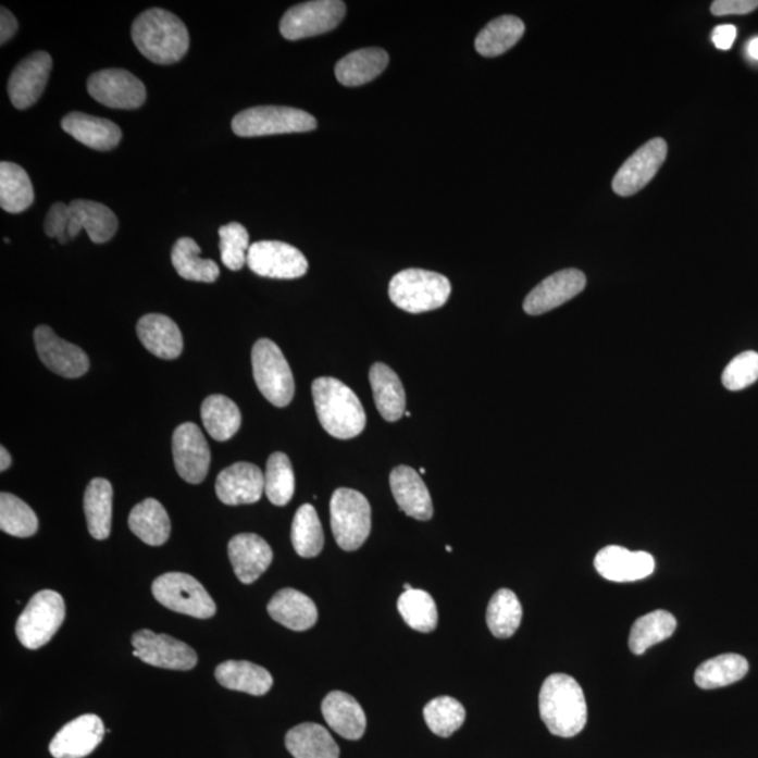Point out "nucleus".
I'll return each instance as SVG.
<instances>
[{
    "instance_id": "nucleus-1",
    "label": "nucleus",
    "mask_w": 758,
    "mask_h": 758,
    "mask_svg": "<svg viewBox=\"0 0 758 758\" xmlns=\"http://www.w3.org/2000/svg\"><path fill=\"white\" fill-rule=\"evenodd\" d=\"M132 36L138 51L159 65L176 64L190 47L186 24L161 8L139 14L133 23Z\"/></svg>"
},
{
    "instance_id": "nucleus-2",
    "label": "nucleus",
    "mask_w": 758,
    "mask_h": 758,
    "mask_svg": "<svg viewBox=\"0 0 758 758\" xmlns=\"http://www.w3.org/2000/svg\"><path fill=\"white\" fill-rule=\"evenodd\" d=\"M539 713L552 735H579L587 722V704L581 684L568 674L549 675L540 688Z\"/></svg>"
},
{
    "instance_id": "nucleus-3",
    "label": "nucleus",
    "mask_w": 758,
    "mask_h": 758,
    "mask_svg": "<svg viewBox=\"0 0 758 758\" xmlns=\"http://www.w3.org/2000/svg\"><path fill=\"white\" fill-rule=\"evenodd\" d=\"M312 396L319 422L332 437L349 440L363 433L365 410L349 386L332 376H322L313 381Z\"/></svg>"
},
{
    "instance_id": "nucleus-4",
    "label": "nucleus",
    "mask_w": 758,
    "mask_h": 758,
    "mask_svg": "<svg viewBox=\"0 0 758 758\" xmlns=\"http://www.w3.org/2000/svg\"><path fill=\"white\" fill-rule=\"evenodd\" d=\"M388 293L390 301L402 311L422 313L446 306L451 283L443 274L408 269L390 279Z\"/></svg>"
},
{
    "instance_id": "nucleus-5",
    "label": "nucleus",
    "mask_w": 758,
    "mask_h": 758,
    "mask_svg": "<svg viewBox=\"0 0 758 758\" xmlns=\"http://www.w3.org/2000/svg\"><path fill=\"white\" fill-rule=\"evenodd\" d=\"M316 119L307 111L283 105H259L236 114L232 129L239 137L309 133L316 128Z\"/></svg>"
},
{
    "instance_id": "nucleus-6",
    "label": "nucleus",
    "mask_w": 758,
    "mask_h": 758,
    "mask_svg": "<svg viewBox=\"0 0 758 758\" xmlns=\"http://www.w3.org/2000/svg\"><path fill=\"white\" fill-rule=\"evenodd\" d=\"M254 383L270 403L286 408L296 393V383L286 357L274 341L260 339L252 350Z\"/></svg>"
},
{
    "instance_id": "nucleus-7",
    "label": "nucleus",
    "mask_w": 758,
    "mask_h": 758,
    "mask_svg": "<svg viewBox=\"0 0 758 758\" xmlns=\"http://www.w3.org/2000/svg\"><path fill=\"white\" fill-rule=\"evenodd\" d=\"M64 620L65 601L61 594L38 592L18 617L16 635L24 648L40 649L54 637Z\"/></svg>"
},
{
    "instance_id": "nucleus-8",
    "label": "nucleus",
    "mask_w": 758,
    "mask_h": 758,
    "mask_svg": "<svg viewBox=\"0 0 758 758\" xmlns=\"http://www.w3.org/2000/svg\"><path fill=\"white\" fill-rule=\"evenodd\" d=\"M331 525L341 549L363 547L371 533V506L366 497L347 487L337 489L331 500Z\"/></svg>"
},
{
    "instance_id": "nucleus-9",
    "label": "nucleus",
    "mask_w": 758,
    "mask_h": 758,
    "mask_svg": "<svg viewBox=\"0 0 758 758\" xmlns=\"http://www.w3.org/2000/svg\"><path fill=\"white\" fill-rule=\"evenodd\" d=\"M154 598L169 610L200 620L215 616L216 606L209 592L190 574L171 572L152 583Z\"/></svg>"
},
{
    "instance_id": "nucleus-10",
    "label": "nucleus",
    "mask_w": 758,
    "mask_h": 758,
    "mask_svg": "<svg viewBox=\"0 0 758 758\" xmlns=\"http://www.w3.org/2000/svg\"><path fill=\"white\" fill-rule=\"evenodd\" d=\"M346 14V4L340 0H315L296 4L288 9L279 23V33L289 41L321 36L335 30Z\"/></svg>"
},
{
    "instance_id": "nucleus-11",
    "label": "nucleus",
    "mask_w": 758,
    "mask_h": 758,
    "mask_svg": "<svg viewBox=\"0 0 758 758\" xmlns=\"http://www.w3.org/2000/svg\"><path fill=\"white\" fill-rule=\"evenodd\" d=\"M248 265L260 277L294 279L308 272V260L294 246L278 240H260L250 245Z\"/></svg>"
},
{
    "instance_id": "nucleus-12",
    "label": "nucleus",
    "mask_w": 758,
    "mask_h": 758,
    "mask_svg": "<svg viewBox=\"0 0 758 758\" xmlns=\"http://www.w3.org/2000/svg\"><path fill=\"white\" fill-rule=\"evenodd\" d=\"M88 91L91 98L110 109H138L147 100L142 82L124 70L95 72L88 79Z\"/></svg>"
},
{
    "instance_id": "nucleus-13",
    "label": "nucleus",
    "mask_w": 758,
    "mask_h": 758,
    "mask_svg": "<svg viewBox=\"0 0 758 758\" xmlns=\"http://www.w3.org/2000/svg\"><path fill=\"white\" fill-rule=\"evenodd\" d=\"M173 461L178 475L188 484L198 485L210 470L211 452L204 434L195 423H183L173 433Z\"/></svg>"
},
{
    "instance_id": "nucleus-14",
    "label": "nucleus",
    "mask_w": 758,
    "mask_h": 758,
    "mask_svg": "<svg viewBox=\"0 0 758 758\" xmlns=\"http://www.w3.org/2000/svg\"><path fill=\"white\" fill-rule=\"evenodd\" d=\"M666 158H668V144L664 139H650L644 147L637 149L617 172L612 181V190L621 197L636 195L658 175Z\"/></svg>"
},
{
    "instance_id": "nucleus-15",
    "label": "nucleus",
    "mask_w": 758,
    "mask_h": 758,
    "mask_svg": "<svg viewBox=\"0 0 758 758\" xmlns=\"http://www.w3.org/2000/svg\"><path fill=\"white\" fill-rule=\"evenodd\" d=\"M132 642L144 663L169 670L186 671L196 668L195 649L175 637L141 630L135 632Z\"/></svg>"
},
{
    "instance_id": "nucleus-16",
    "label": "nucleus",
    "mask_w": 758,
    "mask_h": 758,
    "mask_svg": "<svg viewBox=\"0 0 758 758\" xmlns=\"http://www.w3.org/2000/svg\"><path fill=\"white\" fill-rule=\"evenodd\" d=\"M38 357L48 370L64 378H79L89 371L88 355L80 347L61 339L50 326H38L34 332Z\"/></svg>"
},
{
    "instance_id": "nucleus-17",
    "label": "nucleus",
    "mask_w": 758,
    "mask_h": 758,
    "mask_svg": "<svg viewBox=\"0 0 758 758\" xmlns=\"http://www.w3.org/2000/svg\"><path fill=\"white\" fill-rule=\"evenodd\" d=\"M51 70L52 58L46 51L34 52L14 67L8 85L9 98L14 108L26 110L40 100Z\"/></svg>"
},
{
    "instance_id": "nucleus-18",
    "label": "nucleus",
    "mask_w": 758,
    "mask_h": 758,
    "mask_svg": "<svg viewBox=\"0 0 758 758\" xmlns=\"http://www.w3.org/2000/svg\"><path fill=\"white\" fill-rule=\"evenodd\" d=\"M586 288V275L581 270L567 269L549 275L525 298L524 311L537 316L571 301Z\"/></svg>"
},
{
    "instance_id": "nucleus-19",
    "label": "nucleus",
    "mask_w": 758,
    "mask_h": 758,
    "mask_svg": "<svg viewBox=\"0 0 758 758\" xmlns=\"http://www.w3.org/2000/svg\"><path fill=\"white\" fill-rule=\"evenodd\" d=\"M105 729L98 714H82L52 738L50 751L55 758L88 757L103 741Z\"/></svg>"
},
{
    "instance_id": "nucleus-20",
    "label": "nucleus",
    "mask_w": 758,
    "mask_h": 758,
    "mask_svg": "<svg viewBox=\"0 0 758 758\" xmlns=\"http://www.w3.org/2000/svg\"><path fill=\"white\" fill-rule=\"evenodd\" d=\"M215 492L224 505L258 504L264 492L263 472L253 463H234L216 477Z\"/></svg>"
},
{
    "instance_id": "nucleus-21",
    "label": "nucleus",
    "mask_w": 758,
    "mask_h": 758,
    "mask_svg": "<svg viewBox=\"0 0 758 758\" xmlns=\"http://www.w3.org/2000/svg\"><path fill=\"white\" fill-rule=\"evenodd\" d=\"M594 567L607 581L617 583L636 582L650 576L655 571V559L648 552H631L626 548L610 545L602 548L594 559Z\"/></svg>"
},
{
    "instance_id": "nucleus-22",
    "label": "nucleus",
    "mask_w": 758,
    "mask_h": 758,
    "mask_svg": "<svg viewBox=\"0 0 758 758\" xmlns=\"http://www.w3.org/2000/svg\"><path fill=\"white\" fill-rule=\"evenodd\" d=\"M228 555L236 577L250 584L268 571L273 562V550L256 534H238L229 540Z\"/></svg>"
},
{
    "instance_id": "nucleus-23",
    "label": "nucleus",
    "mask_w": 758,
    "mask_h": 758,
    "mask_svg": "<svg viewBox=\"0 0 758 758\" xmlns=\"http://www.w3.org/2000/svg\"><path fill=\"white\" fill-rule=\"evenodd\" d=\"M390 489L399 509L409 517L427 521L433 517V501L419 473L407 465L396 467L390 473Z\"/></svg>"
},
{
    "instance_id": "nucleus-24",
    "label": "nucleus",
    "mask_w": 758,
    "mask_h": 758,
    "mask_svg": "<svg viewBox=\"0 0 758 758\" xmlns=\"http://www.w3.org/2000/svg\"><path fill=\"white\" fill-rule=\"evenodd\" d=\"M70 238L74 239L80 231L88 232L94 244H105L119 229V220L114 212L100 202L74 200L70 204Z\"/></svg>"
},
{
    "instance_id": "nucleus-25",
    "label": "nucleus",
    "mask_w": 758,
    "mask_h": 758,
    "mask_svg": "<svg viewBox=\"0 0 758 758\" xmlns=\"http://www.w3.org/2000/svg\"><path fill=\"white\" fill-rule=\"evenodd\" d=\"M61 127L77 142L96 151H111L123 138L122 129L117 124L95 115L77 113V111L65 115Z\"/></svg>"
},
{
    "instance_id": "nucleus-26",
    "label": "nucleus",
    "mask_w": 758,
    "mask_h": 758,
    "mask_svg": "<svg viewBox=\"0 0 758 758\" xmlns=\"http://www.w3.org/2000/svg\"><path fill=\"white\" fill-rule=\"evenodd\" d=\"M137 335L145 349L163 360H175L183 351V336L175 321L162 313L139 319Z\"/></svg>"
},
{
    "instance_id": "nucleus-27",
    "label": "nucleus",
    "mask_w": 758,
    "mask_h": 758,
    "mask_svg": "<svg viewBox=\"0 0 758 758\" xmlns=\"http://www.w3.org/2000/svg\"><path fill=\"white\" fill-rule=\"evenodd\" d=\"M322 713L327 725L347 741H360L364 736L365 713L351 695L341 692L327 694L322 703Z\"/></svg>"
},
{
    "instance_id": "nucleus-28",
    "label": "nucleus",
    "mask_w": 758,
    "mask_h": 758,
    "mask_svg": "<svg viewBox=\"0 0 758 758\" xmlns=\"http://www.w3.org/2000/svg\"><path fill=\"white\" fill-rule=\"evenodd\" d=\"M268 611L274 621L291 631L311 630L318 621L315 602L294 588H283L274 594L269 602Z\"/></svg>"
},
{
    "instance_id": "nucleus-29",
    "label": "nucleus",
    "mask_w": 758,
    "mask_h": 758,
    "mask_svg": "<svg viewBox=\"0 0 758 758\" xmlns=\"http://www.w3.org/2000/svg\"><path fill=\"white\" fill-rule=\"evenodd\" d=\"M375 407L386 422H396L407 412V394L399 376L390 366L376 363L370 370Z\"/></svg>"
},
{
    "instance_id": "nucleus-30",
    "label": "nucleus",
    "mask_w": 758,
    "mask_h": 758,
    "mask_svg": "<svg viewBox=\"0 0 758 758\" xmlns=\"http://www.w3.org/2000/svg\"><path fill=\"white\" fill-rule=\"evenodd\" d=\"M388 62L389 55L383 48H363L341 58L337 62L335 74L341 85L356 88L383 74Z\"/></svg>"
},
{
    "instance_id": "nucleus-31",
    "label": "nucleus",
    "mask_w": 758,
    "mask_h": 758,
    "mask_svg": "<svg viewBox=\"0 0 758 758\" xmlns=\"http://www.w3.org/2000/svg\"><path fill=\"white\" fill-rule=\"evenodd\" d=\"M215 679L222 687L250 695L268 694L273 687V678L268 670L246 660H228L215 669Z\"/></svg>"
},
{
    "instance_id": "nucleus-32",
    "label": "nucleus",
    "mask_w": 758,
    "mask_h": 758,
    "mask_svg": "<svg viewBox=\"0 0 758 758\" xmlns=\"http://www.w3.org/2000/svg\"><path fill=\"white\" fill-rule=\"evenodd\" d=\"M129 530L142 543L161 547L171 537V519L158 500L147 499L134 507L128 517Z\"/></svg>"
},
{
    "instance_id": "nucleus-33",
    "label": "nucleus",
    "mask_w": 758,
    "mask_h": 758,
    "mask_svg": "<svg viewBox=\"0 0 758 758\" xmlns=\"http://www.w3.org/2000/svg\"><path fill=\"white\" fill-rule=\"evenodd\" d=\"M84 510L88 530L95 539H108L113 519V486L103 477H95L86 487Z\"/></svg>"
},
{
    "instance_id": "nucleus-34",
    "label": "nucleus",
    "mask_w": 758,
    "mask_h": 758,
    "mask_svg": "<svg viewBox=\"0 0 758 758\" xmlns=\"http://www.w3.org/2000/svg\"><path fill=\"white\" fill-rule=\"evenodd\" d=\"M286 746L296 758H339L340 748L318 723H302L287 733Z\"/></svg>"
},
{
    "instance_id": "nucleus-35",
    "label": "nucleus",
    "mask_w": 758,
    "mask_h": 758,
    "mask_svg": "<svg viewBox=\"0 0 758 758\" xmlns=\"http://www.w3.org/2000/svg\"><path fill=\"white\" fill-rule=\"evenodd\" d=\"M201 419L207 432L216 442H228L243 424L238 405L224 395H211L202 402Z\"/></svg>"
},
{
    "instance_id": "nucleus-36",
    "label": "nucleus",
    "mask_w": 758,
    "mask_h": 758,
    "mask_svg": "<svg viewBox=\"0 0 758 758\" xmlns=\"http://www.w3.org/2000/svg\"><path fill=\"white\" fill-rule=\"evenodd\" d=\"M201 249L195 239L181 238L172 249V263L182 278L188 282L214 283L220 277V268L214 260L200 258Z\"/></svg>"
},
{
    "instance_id": "nucleus-37",
    "label": "nucleus",
    "mask_w": 758,
    "mask_h": 758,
    "mask_svg": "<svg viewBox=\"0 0 758 758\" xmlns=\"http://www.w3.org/2000/svg\"><path fill=\"white\" fill-rule=\"evenodd\" d=\"M524 23L515 16H501L477 34L476 51L487 58L499 57L513 48L524 36Z\"/></svg>"
},
{
    "instance_id": "nucleus-38",
    "label": "nucleus",
    "mask_w": 758,
    "mask_h": 758,
    "mask_svg": "<svg viewBox=\"0 0 758 758\" xmlns=\"http://www.w3.org/2000/svg\"><path fill=\"white\" fill-rule=\"evenodd\" d=\"M33 201L34 188L27 172L16 163H0V207L11 214H18Z\"/></svg>"
},
{
    "instance_id": "nucleus-39",
    "label": "nucleus",
    "mask_w": 758,
    "mask_h": 758,
    "mask_svg": "<svg viewBox=\"0 0 758 758\" xmlns=\"http://www.w3.org/2000/svg\"><path fill=\"white\" fill-rule=\"evenodd\" d=\"M748 671V661L741 655L726 654L704 661L695 671V684L699 688L714 689L726 687L745 678Z\"/></svg>"
},
{
    "instance_id": "nucleus-40",
    "label": "nucleus",
    "mask_w": 758,
    "mask_h": 758,
    "mask_svg": "<svg viewBox=\"0 0 758 758\" xmlns=\"http://www.w3.org/2000/svg\"><path fill=\"white\" fill-rule=\"evenodd\" d=\"M675 627H678V621L673 614L664 610L637 618L630 634L632 654L644 655L651 646L669 639L674 634Z\"/></svg>"
},
{
    "instance_id": "nucleus-41",
    "label": "nucleus",
    "mask_w": 758,
    "mask_h": 758,
    "mask_svg": "<svg viewBox=\"0 0 758 758\" xmlns=\"http://www.w3.org/2000/svg\"><path fill=\"white\" fill-rule=\"evenodd\" d=\"M523 620V607L509 588H500L487 606L486 622L492 634L499 639L513 636Z\"/></svg>"
},
{
    "instance_id": "nucleus-42",
    "label": "nucleus",
    "mask_w": 758,
    "mask_h": 758,
    "mask_svg": "<svg viewBox=\"0 0 758 758\" xmlns=\"http://www.w3.org/2000/svg\"><path fill=\"white\" fill-rule=\"evenodd\" d=\"M291 540L299 557L315 558L322 552L325 537L321 520L312 505L299 507L293 521Z\"/></svg>"
},
{
    "instance_id": "nucleus-43",
    "label": "nucleus",
    "mask_w": 758,
    "mask_h": 758,
    "mask_svg": "<svg viewBox=\"0 0 758 758\" xmlns=\"http://www.w3.org/2000/svg\"><path fill=\"white\" fill-rule=\"evenodd\" d=\"M398 610L412 630L423 632V634L436 630L437 606L427 592L412 588V591L400 594Z\"/></svg>"
},
{
    "instance_id": "nucleus-44",
    "label": "nucleus",
    "mask_w": 758,
    "mask_h": 758,
    "mask_svg": "<svg viewBox=\"0 0 758 758\" xmlns=\"http://www.w3.org/2000/svg\"><path fill=\"white\" fill-rule=\"evenodd\" d=\"M264 492L275 506H286L296 492V475L291 461L284 452L270 456L264 475Z\"/></svg>"
},
{
    "instance_id": "nucleus-45",
    "label": "nucleus",
    "mask_w": 758,
    "mask_h": 758,
    "mask_svg": "<svg viewBox=\"0 0 758 758\" xmlns=\"http://www.w3.org/2000/svg\"><path fill=\"white\" fill-rule=\"evenodd\" d=\"M0 529L12 537H33L38 531V519L30 506L3 492L0 495Z\"/></svg>"
},
{
    "instance_id": "nucleus-46",
    "label": "nucleus",
    "mask_w": 758,
    "mask_h": 758,
    "mask_svg": "<svg viewBox=\"0 0 758 758\" xmlns=\"http://www.w3.org/2000/svg\"><path fill=\"white\" fill-rule=\"evenodd\" d=\"M424 721L434 735L450 737L465 722V708L451 697H438L424 707Z\"/></svg>"
},
{
    "instance_id": "nucleus-47",
    "label": "nucleus",
    "mask_w": 758,
    "mask_h": 758,
    "mask_svg": "<svg viewBox=\"0 0 758 758\" xmlns=\"http://www.w3.org/2000/svg\"><path fill=\"white\" fill-rule=\"evenodd\" d=\"M221 260L226 269L238 272L248 264L250 249L248 229L239 222H231L221 226L220 231Z\"/></svg>"
},
{
    "instance_id": "nucleus-48",
    "label": "nucleus",
    "mask_w": 758,
    "mask_h": 758,
    "mask_svg": "<svg viewBox=\"0 0 758 758\" xmlns=\"http://www.w3.org/2000/svg\"><path fill=\"white\" fill-rule=\"evenodd\" d=\"M758 380V352H742L723 371L722 383L729 390H742Z\"/></svg>"
},
{
    "instance_id": "nucleus-49",
    "label": "nucleus",
    "mask_w": 758,
    "mask_h": 758,
    "mask_svg": "<svg viewBox=\"0 0 758 758\" xmlns=\"http://www.w3.org/2000/svg\"><path fill=\"white\" fill-rule=\"evenodd\" d=\"M70 206L64 202H55L46 216L45 231L50 238H57L58 243L66 245L70 243Z\"/></svg>"
},
{
    "instance_id": "nucleus-50",
    "label": "nucleus",
    "mask_w": 758,
    "mask_h": 758,
    "mask_svg": "<svg viewBox=\"0 0 758 758\" xmlns=\"http://www.w3.org/2000/svg\"><path fill=\"white\" fill-rule=\"evenodd\" d=\"M758 9V0H717L712 3L711 12L714 16H728V14H747Z\"/></svg>"
},
{
    "instance_id": "nucleus-51",
    "label": "nucleus",
    "mask_w": 758,
    "mask_h": 758,
    "mask_svg": "<svg viewBox=\"0 0 758 758\" xmlns=\"http://www.w3.org/2000/svg\"><path fill=\"white\" fill-rule=\"evenodd\" d=\"M737 36V30L732 24H723V26L714 27L712 33L713 45L719 48V50L728 51L731 50L733 42H735Z\"/></svg>"
},
{
    "instance_id": "nucleus-52",
    "label": "nucleus",
    "mask_w": 758,
    "mask_h": 758,
    "mask_svg": "<svg viewBox=\"0 0 758 758\" xmlns=\"http://www.w3.org/2000/svg\"><path fill=\"white\" fill-rule=\"evenodd\" d=\"M18 23L11 11L7 8L0 9V45H7L17 33Z\"/></svg>"
},
{
    "instance_id": "nucleus-53",
    "label": "nucleus",
    "mask_w": 758,
    "mask_h": 758,
    "mask_svg": "<svg viewBox=\"0 0 758 758\" xmlns=\"http://www.w3.org/2000/svg\"><path fill=\"white\" fill-rule=\"evenodd\" d=\"M12 465L11 453L4 447H0V471L4 472Z\"/></svg>"
},
{
    "instance_id": "nucleus-54",
    "label": "nucleus",
    "mask_w": 758,
    "mask_h": 758,
    "mask_svg": "<svg viewBox=\"0 0 758 758\" xmlns=\"http://www.w3.org/2000/svg\"><path fill=\"white\" fill-rule=\"evenodd\" d=\"M747 51L753 60L758 61V37L753 38V40L748 42Z\"/></svg>"
},
{
    "instance_id": "nucleus-55",
    "label": "nucleus",
    "mask_w": 758,
    "mask_h": 758,
    "mask_svg": "<svg viewBox=\"0 0 758 758\" xmlns=\"http://www.w3.org/2000/svg\"><path fill=\"white\" fill-rule=\"evenodd\" d=\"M420 473H423L424 475V473H426V470H424V468H420Z\"/></svg>"
}]
</instances>
